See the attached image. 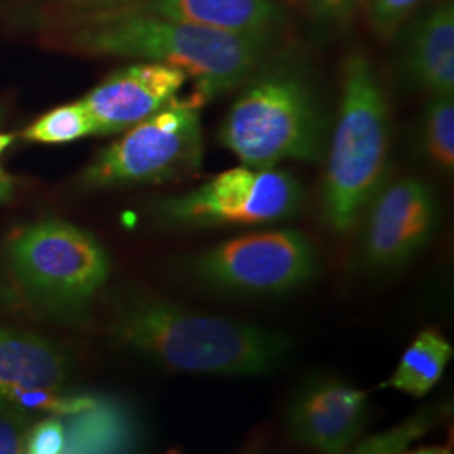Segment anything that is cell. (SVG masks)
<instances>
[{
	"instance_id": "1",
	"label": "cell",
	"mask_w": 454,
	"mask_h": 454,
	"mask_svg": "<svg viewBox=\"0 0 454 454\" xmlns=\"http://www.w3.org/2000/svg\"><path fill=\"white\" fill-rule=\"evenodd\" d=\"M273 41L217 33L133 5L82 17L69 34V46L84 54L180 67L194 80L200 103L241 86L266 59Z\"/></svg>"
},
{
	"instance_id": "2",
	"label": "cell",
	"mask_w": 454,
	"mask_h": 454,
	"mask_svg": "<svg viewBox=\"0 0 454 454\" xmlns=\"http://www.w3.org/2000/svg\"><path fill=\"white\" fill-rule=\"evenodd\" d=\"M112 333L167 371L217 377L273 372L292 350V341L278 332L197 313L153 296L123 305Z\"/></svg>"
},
{
	"instance_id": "3",
	"label": "cell",
	"mask_w": 454,
	"mask_h": 454,
	"mask_svg": "<svg viewBox=\"0 0 454 454\" xmlns=\"http://www.w3.org/2000/svg\"><path fill=\"white\" fill-rule=\"evenodd\" d=\"M219 140L247 167L318 162L326 120L307 71L286 59L256 69L227 110Z\"/></svg>"
},
{
	"instance_id": "4",
	"label": "cell",
	"mask_w": 454,
	"mask_h": 454,
	"mask_svg": "<svg viewBox=\"0 0 454 454\" xmlns=\"http://www.w3.org/2000/svg\"><path fill=\"white\" fill-rule=\"evenodd\" d=\"M387 98L371 59L350 52L341 65L340 108L326 142L322 219L348 234L380 187L389 157Z\"/></svg>"
},
{
	"instance_id": "5",
	"label": "cell",
	"mask_w": 454,
	"mask_h": 454,
	"mask_svg": "<svg viewBox=\"0 0 454 454\" xmlns=\"http://www.w3.org/2000/svg\"><path fill=\"white\" fill-rule=\"evenodd\" d=\"M17 283L41 307L80 313L106 283L110 258L97 238L63 221L26 227L9 246Z\"/></svg>"
},
{
	"instance_id": "6",
	"label": "cell",
	"mask_w": 454,
	"mask_h": 454,
	"mask_svg": "<svg viewBox=\"0 0 454 454\" xmlns=\"http://www.w3.org/2000/svg\"><path fill=\"white\" fill-rule=\"evenodd\" d=\"M191 99H174L165 108L98 153L82 174V185L112 189L163 184L192 177L204 162V137L199 106Z\"/></svg>"
},
{
	"instance_id": "7",
	"label": "cell",
	"mask_w": 454,
	"mask_h": 454,
	"mask_svg": "<svg viewBox=\"0 0 454 454\" xmlns=\"http://www.w3.org/2000/svg\"><path fill=\"white\" fill-rule=\"evenodd\" d=\"M303 202L292 172L241 165L157 206L163 223L176 227L264 226L290 219Z\"/></svg>"
},
{
	"instance_id": "8",
	"label": "cell",
	"mask_w": 454,
	"mask_h": 454,
	"mask_svg": "<svg viewBox=\"0 0 454 454\" xmlns=\"http://www.w3.org/2000/svg\"><path fill=\"white\" fill-rule=\"evenodd\" d=\"M317 268L315 246L293 229L227 239L194 260V273L200 281L247 294H276L300 288L315 276Z\"/></svg>"
},
{
	"instance_id": "9",
	"label": "cell",
	"mask_w": 454,
	"mask_h": 454,
	"mask_svg": "<svg viewBox=\"0 0 454 454\" xmlns=\"http://www.w3.org/2000/svg\"><path fill=\"white\" fill-rule=\"evenodd\" d=\"M67 375L66 357L51 341L0 328V407L63 418L95 406L98 395L66 394Z\"/></svg>"
},
{
	"instance_id": "10",
	"label": "cell",
	"mask_w": 454,
	"mask_h": 454,
	"mask_svg": "<svg viewBox=\"0 0 454 454\" xmlns=\"http://www.w3.org/2000/svg\"><path fill=\"white\" fill-rule=\"evenodd\" d=\"M438 223V200L429 184L416 177L390 182L369 204L364 254L377 270L395 268L418 253Z\"/></svg>"
},
{
	"instance_id": "11",
	"label": "cell",
	"mask_w": 454,
	"mask_h": 454,
	"mask_svg": "<svg viewBox=\"0 0 454 454\" xmlns=\"http://www.w3.org/2000/svg\"><path fill=\"white\" fill-rule=\"evenodd\" d=\"M189 80L180 67L137 63L112 73L82 101L93 118L97 135H114L160 112Z\"/></svg>"
},
{
	"instance_id": "12",
	"label": "cell",
	"mask_w": 454,
	"mask_h": 454,
	"mask_svg": "<svg viewBox=\"0 0 454 454\" xmlns=\"http://www.w3.org/2000/svg\"><path fill=\"white\" fill-rule=\"evenodd\" d=\"M369 394L340 380L315 382L301 390L288 412L296 442L320 454H345L365 419Z\"/></svg>"
},
{
	"instance_id": "13",
	"label": "cell",
	"mask_w": 454,
	"mask_h": 454,
	"mask_svg": "<svg viewBox=\"0 0 454 454\" xmlns=\"http://www.w3.org/2000/svg\"><path fill=\"white\" fill-rule=\"evenodd\" d=\"M133 7L184 24L243 37L275 39L286 22L276 0H142Z\"/></svg>"
},
{
	"instance_id": "14",
	"label": "cell",
	"mask_w": 454,
	"mask_h": 454,
	"mask_svg": "<svg viewBox=\"0 0 454 454\" xmlns=\"http://www.w3.org/2000/svg\"><path fill=\"white\" fill-rule=\"evenodd\" d=\"M407 71L433 97L454 91V9L442 4L412 22L406 35Z\"/></svg>"
},
{
	"instance_id": "15",
	"label": "cell",
	"mask_w": 454,
	"mask_h": 454,
	"mask_svg": "<svg viewBox=\"0 0 454 454\" xmlns=\"http://www.w3.org/2000/svg\"><path fill=\"white\" fill-rule=\"evenodd\" d=\"M65 450L61 454H135L138 424L129 407L114 399L99 397L82 412L63 416Z\"/></svg>"
},
{
	"instance_id": "16",
	"label": "cell",
	"mask_w": 454,
	"mask_h": 454,
	"mask_svg": "<svg viewBox=\"0 0 454 454\" xmlns=\"http://www.w3.org/2000/svg\"><path fill=\"white\" fill-rule=\"evenodd\" d=\"M453 354V345L438 330H422L403 354L390 387L412 397H424L438 384Z\"/></svg>"
},
{
	"instance_id": "17",
	"label": "cell",
	"mask_w": 454,
	"mask_h": 454,
	"mask_svg": "<svg viewBox=\"0 0 454 454\" xmlns=\"http://www.w3.org/2000/svg\"><path fill=\"white\" fill-rule=\"evenodd\" d=\"M422 150L426 157L444 172L454 168L453 95L433 97L429 101L421 129Z\"/></svg>"
},
{
	"instance_id": "18",
	"label": "cell",
	"mask_w": 454,
	"mask_h": 454,
	"mask_svg": "<svg viewBox=\"0 0 454 454\" xmlns=\"http://www.w3.org/2000/svg\"><path fill=\"white\" fill-rule=\"evenodd\" d=\"M90 135L97 130L82 99L51 110L24 131V138L34 144H69Z\"/></svg>"
},
{
	"instance_id": "19",
	"label": "cell",
	"mask_w": 454,
	"mask_h": 454,
	"mask_svg": "<svg viewBox=\"0 0 454 454\" xmlns=\"http://www.w3.org/2000/svg\"><path fill=\"white\" fill-rule=\"evenodd\" d=\"M438 416L436 409L419 411L406 421L358 442L350 454H403L434 427Z\"/></svg>"
},
{
	"instance_id": "20",
	"label": "cell",
	"mask_w": 454,
	"mask_h": 454,
	"mask_svg": "<svg viewBox=\"0 0 454 454\" xmlns=\"http://www.w3.org/2000/svg\"><path fill=\"white\" fill-rule=\"evenodd\" d=\"M367 14L373 33L390 39L404 26L421 0H367Z\"/></svg>"
},
{
	"instance_id": "21",
	"label": "cell",
	"mask_w": 454,
	"mask_h": 454,
	"mask_svg": "<svg viewBox=\"0 0 454 454\" xmlns=\"http://www.w3.org/2000/svg\"><path fill=\"white\" fill-rule=\"evenodd\" d=\"M31 416L0 407V454H26Z\"/></svg>"
},
{
	"instance_id": "22",
	"label": "cell",
	"mask_w": 454,
	"mask_h": 454,
	"mask_svg": "<svg viewBox=\"0 0 454 454\" xmlns=\"http://www.w3.org/2000/svg\"><path fill=\"white\" fill-rule=\"evenodd\" d=\"M66 427L63 418L48 416L31 426L26 454H61L65 450Z\"/></svg>"
},
{
	"instance_id": "23",
	"label": "cell",
	"mask_w": 454,
	"mask_h": 454,
	"mask_svg": "<svg viewBox=\"0 0 454 454\" xmlns=\"http://www.w3.org/2000/svg\"><path fill=\"white\" fill-rule=\"evenodd\" d=\"M309 14L322 29L341 26L352 17L350 0H309Z\"/></svg>"
},
{
	"instance_id": "24",
	"label": "cell",
	"mask_w": 454,
	"mask_h": 454,
	"mask_svg": "<svg viewBox=\"0 0 454 454\" xmlns=\"http://www.w3.org/2000/svg\"><path fill=\"white\" fill-rule=\"evenodd\" d=\"M14 187H16V179L0 167V204L11 199Z\"/></svg>"
},
{
	"instance_id": "25",
	"label": "cell",
	"mask_w": 454,
	"mask_h": 454,
	"mask_svg": "<svg viewBox=\"0 0 454 454\" xmlns=\"http://www.w3.org/2000/svg\"><path fill=\"white\" fill-rule=\"evenodd\" d=\"M403 454H451V448L448 446H419L414 450H409Z\"/></svg>"
},
{
	"instance_id": "26",
	"label": "cell",
	"mask_w": 454,
	"mask_h": 454,
	"mask_svg": "<svg viewBox=\"0 0 454 454\" xmlns=\"http://www.w3.org/2000/svg\"><path fill=\"white\" fill-rule=\"evenodd\" d=\"M14 142V135L11 133H0V157L5 152V148Z\"/></svg>"
},
{
	"instance_id": "27",
	"label": "cell",
	"mask_w": 454,
	"mask_h": 454,
	"mask_svg": "<svg viewBox=\"0 0 454 454\" xmlns=\"http://www.w3.org/2000/svg\"><path fill=\"white\" fill-rule=\"evenodd\" d=\"M367 0H350V11H352V14L357 11L360 5H364Z\"/></svg>"
},
{
	"instance_id": "28",
	"label": "cell",
	"mask_w": 454,
	"mask_h": 454,
	"mask_svg": "<svg viewBox=\"0 0 454 454\" xmlns=\"http://www.w3.org/2000/svg\"><path fill=\"white\" fill-rule=\"evenodd\" d=\"M78 2H118V0H78Z\"/></svg>"
}]
</instances>
